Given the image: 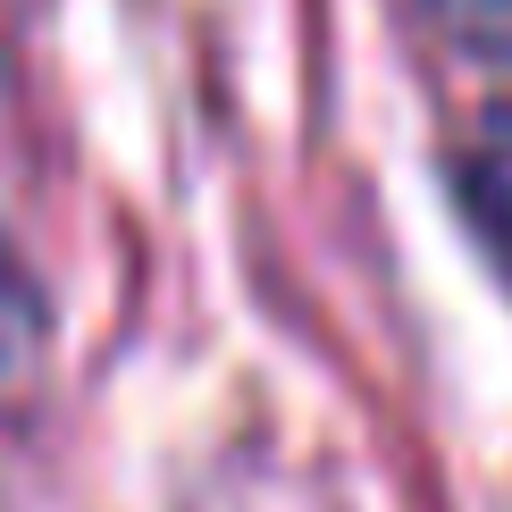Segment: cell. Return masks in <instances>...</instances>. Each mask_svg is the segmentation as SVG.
Listing matches in <instances>:
<instances>
[{
	"label": "cell",
	"instance_id": "cell-1",
	"mask_svg": "<svg viewBox=\"0 0 512 512\" xmlns=\"http://www.w3.org/2000/svg\"><path fill=\"white\" fill-rule=\"evenodd\" d=\"M42 345H51V311H42L34 269L17 261V244L0 236V387H26Z\"/></svg>",
	"mask_w": 512,
	"mask_h": 512
},
{
	"label": "cell",
	"instance_id": "cell-2",
	"mask_svg": "<svg viewBox=\"0 0 512 512\" xmlns=\"http://www.w3.org/2000/svg\"><path fill=\"white\" fill-rule=\"evenodd\" d=\"M429 17H437V34L454 42L462 59L512 76V0H429Z\"/></svg>",
	"mask_w": 512,
	"mask_h": 512
}]
</instances>
